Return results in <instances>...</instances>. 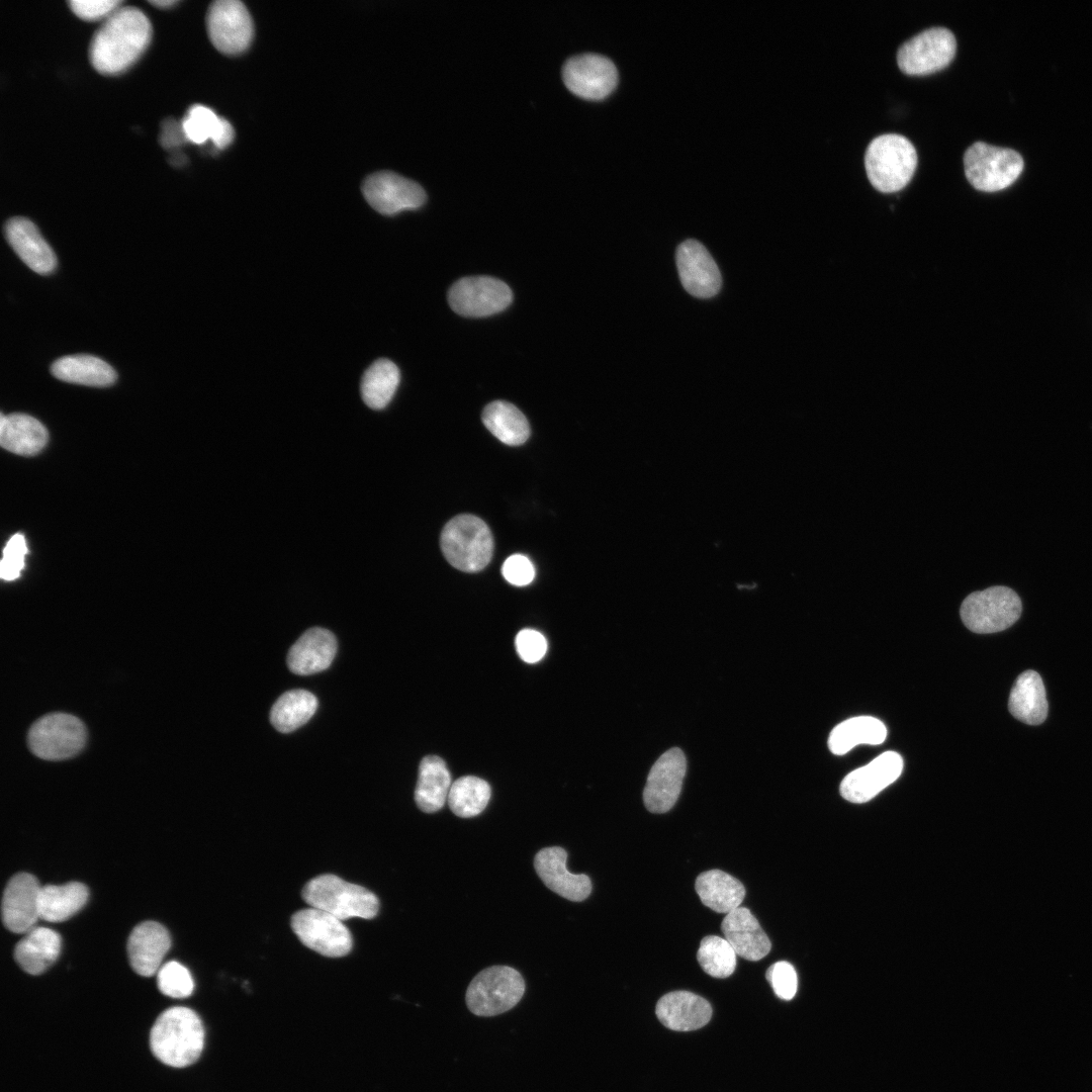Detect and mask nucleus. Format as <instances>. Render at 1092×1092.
Here are the masks:
<instances>
[{"instance_id":"obj_1","label":"nucleus","mask_w":1092,"mask_h":1092,"mask_svg":"<svg viewBox=\"0 0 1092 1092\" xmlns=\"http://www.w3.org/2000/svg\"><path fill=\"white\" fill-rule=\"evenodd\" d=\"M152 38V25L136 7L121 6L93 34L89 44L92 67L102 75L127 70L143 55Z\"/></svg>"},{"instance_id":"obj_30","label":"nucleus","mask_w":1092,"mask_h":1092,"mask_svg":"<svg viewBox=\"0 0 1092 1092\" xmlns=\"http://www.w3.org/2000/svg\"><path fill=\"white\" fill-rule=\"evenodd\" d=\"M451 785V776L445 761L437 755L424 757L420 763L415 791V801L419 809L425 813L442 809Z\"/></svg>"},{"instance_id":"obj_18","label":"nucleus","mask_w":1092,"mask_h":1092,"mask_svg":"<svg viewBox=\"0 0 1092 1092\" xmlns=\"http://www.w3.org/2000/svg\"><path fill=\"white\" fill-rule=\"evenodd\" d=\"M903 770V758L886 751L869 764L849 772L840 784L841 796L852 803H864L894 783Z\"/></svg>"},{"instance_id":"obj_24","label":"nucleus","mask_w":1092,"mask_h":1092,"mask_svg":"<svg viewBox=\"0 0 1092 1092\" xmlns=\"http://www.w3.org/2000/svg\"><path fill=\"white\" fill-rule=\"evenodd\" d=\"M721 930L736 954L747 961H759L771 948L768 936L754 915L745 907L740 906L726 914L721 923Z\"/></svg>"},{"instance_id":"obj_22","label":"nucleus","mask_w":1092,"mask_h":1092,"mask_svg":"<svg viewBox=\"0 0 1092 1092\" xmlns=\"http://www.w3.org/2000/svg\"><path fill=\"white\" fill-rule=\"evenodd\" d=\"M4 233L8 244L31 270L49 274L56 268V255L32 221L12 217L6 221Z\"/></svg>"},{"instance_id":"obj_45","label":"nucleus","mask_w":1092,"mask_h":1092,"mask_svg":"<svg viewBox=\"0 0 1092 1092\" xmlns=\"http://www.w3.org/2000/svg\"><path fill=\"white\" fill-rule=\"evenodd\" d=\"M502 573L511 584L525 586L533 581L535 567L528 557L522 554H514L504 562Z\"/></svg>"},{"instance_id":"obj_34","label":"nucleus","mask_w":1092,"mask_h":1092,"mask_svg":"<svg viewBox=\"0 0 1092 1092\" xmlns=\"http://www.w3.org/2000/svg\"><path fill=\"white\" fill-rule=\"evenodd\" d=\"M182 131L185 138L195 144H203L211 140L218 149L226 148L234 140V128L231 123L217 116L210 108L195 104L192 105L182 121Z\"/></svg>"},{"instance_id":"obj_4","label":"nucleus","mask_w":1092,"mask_h":1092,"mask_svg":"<svg viewBox=\"0 0 1092 1092\" xmlns=\"http://www.w3.org/2000/svg\"><path fill=\"white\" fill-rule=\"evenodd\" d=\"M440 545L447 561L464 572L482 570L493 552L490 529L480 518L469 514L456 516L445 525Z\"/></svg>"},{"instance_id":"obj_38","label":"nucleus","mask_w":1092,"mask_h":1092,"mask_svg":"<svg viewBox=\"0 0 1092 1092\" xmlns=\"http://www.w3.org/2000/svg\"><path fill=\"white\" fill-rule=\"evenodd\" d=\"M490 795L487 782L478 777L464 776L452 783L447 802L456 816L470 818L485 809Z\"/></svg>"},{"instance_id":"obj_8","label":"nucleus","mask_w":1092,"mask_h":1092,"mask_svg":"<svg viewBox=\"0 0 1092 1092\" xmlns=\"http://www.w3.org/2000/svg\"><path fill=\"white\" fill-rule=\"evenodd\" d=\"M965 174L971 185L986 192L1011 185L1023 169L1021 156L1005 148L977 142L964 155Z\"/></svg>"},{"instance_id":"obj_37","label":"nucleus","mask_w":1092,"mask_h":1092,"mask_svg":"<svg viewBox=\"0 0 1092 1092\" xmlns=\"http://www.w3.org/2000/svg\"><path fill=\"white\" fill-rule=\"evenodd\" d=\"M400 380L397 366L388 359L375 361L363 374L361 395L373 410L385 407L393 397Z\"/></svg>"},{"instance_id":"obj_7","label":"nucleus","mask_w":1092,"mask_h":1092,"mask_svg":"<svg viewBox=\"0 0 1092 1092\" xmlns=\"http://www.w3.org/2000/svg\"><path fill=\"white\" fill-rule=\"evenodd\" d=\"M1021 611L1018 595L1007 586L996 585L970 594L962 603L960 615L972 632L990 634L1012 626Z\"/></svg>"},{"instance_id":"obj_13","label":"nucleus","mask_w":1092,"mask_h":1092,"mask_svg":"<svg viewBox=\"0 0 1092 1092\" xmlns=\"http://www.w3.org/2000/svg\"><path fill=\"white\" fill-rule=\"evenodd\" d=\"M206 28L214 48L226 55L244 52L250 46L254 26L246 6L238 0H217L206 13Z\"/></svg>"},{"instance_id":"obj_27","label":"nucleus","mask_w":1092,"mask_h":1092,"mask_svg":"<svg viewBox=\"0 0 1092 1092\" xmlns=\"http://www.w3.org/2000/svg\"><path fill=\"white\" fill-rule=\"evenodd\" d=\"M1008 709L1017 720L1039 725L1048 716L1049 705L1040 675L1034 670L1023 671L1015 680L1008 700Z\"/></svg>"},{"instance_id":"obj_21","label":"nucleus","mask_w":1092,"mask_h":1092,"mask_svg":"<svg viewBox=\"0 0 1092 1092\" xmlns=\"http://www.w3.org/2000/svg\"><path fill=\"white\" fill-rule=\"evenodd\" d=\"M171 945L168 930L156 921L136 925L127 941V954L133 971L151 977L158 973Z\"/></svg>"},{"instance_id":"obj_12","label":"nucleus","mask_w":1092,"mask_h":1092,"mask_svg":"<svg viewBox=\"0 0 1092 1092\" xmlns=\"http://www.w3.org/2000/svg\"><path fill=\"white\" fill-rule=\"evenodd\" d=\"M513 299L510 287L503 281L488 276L464 277L456 281L448 292L451 308L464 316L481 317L507 308Z\"/></svg>"},{"instance_id":"obj_40","label":"nucleus","mask_w":1092,"mask_h":1092,"mask_svg":"<svg viewBox=\"0 0 1092 1092\" xmlns=\"http://www.w3.org/2000/svg\"><path fill=\"white\" fill-rule=\"evenodd\" d=\"M159 990L172 998H185L192 994L194 983L190 972L180 963L168 962L157 973Z\"/></svg>"},{"instance_id":"obj_33","label":"nucleus","mask_w":1092,"mask_h":1092,"mask_svg":"<svg viewBox=\"0 0 1092 1092\" xmlns=\"http://www.w3.org/2000/svg\"><path fill=\"white\" fill-rule=\"evenodd\" d=\"M88 900L87 887L79 882L41 887L39 917L49 922H62L80 911Z\"/></svg>"},{"instance_id":"obj_2","label":"nucleus","mask_w":1092,"mask_h":1092,"mask_svg":"<svg viewBox=\"0 0 1092 1092\" xmlns=\"http://www.w3.org/2000/svg\"><path fill=\"white\" fill-rule=\"evenodd\" d=\"M204 1046V1028L190 1008L175 1006L162 1012L150 1032V1048L163 1064L183 1068L200 1057Z\"/></svg>"},{"instance_id":"obj_46","label":"nucleus","mask_w":1092,"mask_h":1092,"mask_svg":"<svg viewBox=\"0 0 1092 1092\" xmlns=\"http://www.w3.org/2000/svg\"><path fill=\"white\" fill-rule=\"evenodd\" d=\"M149 3L152 4L153 6L158 7V8H167L169 6L175 5L177 3V1L176 0H155V1H149Z\"/></svg>"},{"instance_id":"obj_32","label":"nucleus","mask_w":1092,"mask_h":1092,"mask_svg":"<svg viewBox=\"0 0 1092 1092\" xmlns=\"http://www.w3.org/2000/svg\"><path fill=\"white\" fill-rule=\"evenodd\" d=\"M886 737L887 728L881 720L857 716L844 720L831 730L828 747L833 754L842 755L859 744H881Z\"/></svg>"},{"instance_id":"obj_14","label":"nucleus","mask_w":1092,"mask_h":1092,"mask_svg":"<svg viewBox=\"0 0 1092 1092\" xmlns=\"http://www.w3.org/2000/svg\"><path fill=\"white\" fill-rule=\"evenodd\" d=\"M567 88L586 99H602L616 87L618 71L615 64L599 54H581L568 59L562 68Z\"/></svg>"},{"instance_id":"obj_41","label":"nucleus","mask_w":1092,"mask_h":1092,"mask_svg":"<svg viewBox=\"0 0 1092 1092\" xmlns=\"http://www.w3.org/2000/svg\"><path fill=\"white\" fill-rule=\"evenodd\" d=\"M27 553L25 538L21 534H15L6 543L3 550V558L0 563V576L4 580H14L19 577L24 567V557Z\"/></svg>"},{"instance_id":"obj_43","label":"nucleus","mask_w":1092,"mask_h":1092,"mask_svg":"<svg viewBox=\"0 0 1092 1092\" xmlns=\"http://www.w3.org/2000/svg\"><path fill=\"white\" fill-rule=\"evenodd\" d=\"M519 656L528 663H535L543 658L547 650L545 637L533 629L521 630L515 640Z\"/></svg>"},{"instance_id":"obj_31","label":"nucleus","mask_w":1092,"mask_h":1092,"mask_svg":"<svg viewBox=\"0 0 1092 1092\" xmlns=\"http://www.w3.org/2000/svg\"><path fill=\"white\" fill-rule=\"evenodd\" d=\"M52 374L66 382L89 386H108L116 380L114 369L92 355H68L56 360Z\"/></svg>"},{"instance_id":"obj_15","label":"nucleus","mask_w":1092,"mask_h":1092,"mask_svg":"<svg viewBox=\"0 0 1092 1092\" xmlns=\"http://www.w3.org/2000/svg\"><path fill=\"white\" fill-rule=\"evenodd\" d=\"M686 771L687 760L681 749L673 747L660 755L652 765L643 790V802L649 812L662 814L674 806Z\"/></svg>"},{"instance_id":"obj_36","label":"nucleus","mask_w":1092,"mask_h":1092,"mask_svg":"<svg viewBox=\"0 0 1092 1092\" xmlns=\"http://www.w3.org/2000/svg\"><path fill=\"white\" fill-rule=\"evenodd\" d=\"M317 700L305 690H291L281 695L270 712V721L276 730L291 732L305 724L315 713Z\"/></svg>"},{"instance_id":"obj_17","label":"nucleus","mask_w":1092,"mask_h":1092,"mask_svg":"<svg viewBox=\"0 0 1092 1092\" xmlns=\"http://www.w3.org/2000/svg\"><path fill=\"white\" fill-rule=\"evenodd\" d=\"M675 262L684 288L698 298L715 296L722 285L721 274L707 249L696 240L682 242Z\"/></svg>"},{"instance_id":"obj_44","label":"nucleus","mask_w":1092,"mask_h":1092,"mask_svg":"<svg viewBox=\"0 0 1092 1092\" xmlns=\"http://www.w3.org/2000/svg\"><path fill=\"white\" fill-rule=\"evenodd\" d=\"M122 1L118 0H99V1H84V0H70L68 5L72 12L79 18L86 21H95L99 19H106L118 8L121 7Z\"/></svg>"},{"instance_id":"obj_28","label":"nucleus","mask_w":1092,"mask_h":1092,"mask_svg":"<svg viewBox=\"0 0 1092 1092\" xmlns=\"http://www.w3.org/2000/svg\"><path fill=\"white\" fill-rule=\"evenodd\" d=\"M46 427L35 418L25 414H12L0 420L1 446L18 455L31 456L48 443Z\"/></svg>"},{"instance_id":"obj_11","label":"nucleus","mask_w":1092,"mask_h":1092,"mask_svg":"<svg viewBox=\"0 0 1092 1092\" xmlns=\"http://www.w3.org/2000/svg\"><path fill=\"white\" fill-rule=\"evenodd\" d=\"M290 924L305 946L325 957H344L352 948L349 929L342 920L326 911L312 907L297 911Z\"/></svg>"},{"instance_id":"obj_16","label":"nucleus","mask_w":1092,"mask_h":1092,"mask_svg":"<svg viewBox=\"0 0 1092 1092\" xmlns=\"http://www.w3.org/2000/svg\"><path fill=\"white\" fill-rule=\"evenodd\" d=\"M362 190L367 202L385 215L419 208L427 199L420 184L392 172L370 175L364 181Z\"/></svg>"},{"instance_id":"obj_42","label":"nucleus","mask_w":1092,"mask_h":1092,"mask_svg":"<svg viewBox=\"0 0 1092 1092\" xmlns=\"http://www.w3.org/2000/svg\"><path fill=\"white\" fill-rule=\"evenodd\" d=\"M765 977L779 998L791 1000L795 996L798 978L795 968L790 963L781 961L772 964L767 969Z\"/></svg>"},{"instance_id":"obj_23","label":"nucleus","mask_w":1092,"mask_h":1092,"mask_svg":"<svg viewBox=\"0 0 1092 1092\" xmlns=\"http://www.w3.org/2000/svg\"><path fill=\"white\" fill-rule=\"evenodd\" d=\"M655 1012L665 1027L676 1031H691L709 1022L712 1007L706 999L695 993L673 991L658 1000Z\"/></svg>"},{"instance_id":"obj_29","label":"nucleus","mask_w":1092,"mask_h":1092,"mask_svg":"<svg viewBox=\"0 0 1092 1092\" xmlns=\"http://www.w3.org/2000/svg\"><path fill=\"white\" fill-rule=\"evenodd\" d=\"M695 888L702 903L717 913L728 914L740 907L745 897L742 883L720 870L701 873Z\"/></svg>"},{"instance_id":"obj_26","label":"nucleus","mask_w":1092,"mask_h":1092,"mask_svg":"<svg viewBox=\"0 0 1092 1092\" xmlns=\"http://www.w3.org/2000/svg\"><path fill=\"white\" fill-rule=\"evenodd\" d=\"M61 945L62 939L58 932L35 926L15 945L14 959L24 972L39 975L57 961Z\"/></svg>"},{"instance_id":"obj_25","label":"nucleus","mask_w":1092,"mask_h":1092,"mask_svg":"<svg viewBox=\"0 0 1092 1092\" xmlns=\"http://www.w3.org/2000/svg\"><path fill=\"white\" fill-rule=\"evenodd\" d=\"M337 652V640L327 629L314 627L306 630L291 646L287 655L289 669L299 675L316 673L327 669Z\"/></svg>"},{"instance_id":"obj_35","label":"nucleus","mask_w":1092,"mask_h":1092,"mask_svg":"<svg viewBox=\"0 0 1092 1092\" xmlns=\"http://www.w3.org/2000/svg\"><path fill=\"white\" fill-rule=\"evenodd\" d=\"M482 422L494 437L507 445H521L530 436L526 417L514 404L504 400L488 403L482 412Z\"/></svg>"},{"instance_id":"obj_20","label":"nucleus","mask_w":1092,"mask_h":1092,"mask_svg":"<svg viewBox=\"0 0 1092 1092\" xmlns=\"http://www.w3.org/2000/svg\"><path fill=\"white\" fill-rule=\"evenodd\" d=\"M567 852L559 846L545 847L534 857V868L544 885L552 892L573 902L585 900L592 893V882L584 874H572L566 867Z\"/></svg>"},{"instance_id":"obj_5","label":"nucleus","mask_w":1092,"mask_h":1092,"mask_svg":"<svg viewBox=\"0 0 1092 1092\" xmlns=\"http://www.w3.org/2000/svg\"><path fill=\"white\" fill-rule=\"evenodd\" d=\"M303 900L312 908L326 911L340 920L353 917L371 919L379 909L377 897L364 887L327 874L306 883Z\"/></svg>"},{"instance_id":"obj_39","label":"nucleus","mask_w":1092,"mask_h":1092,"mask_svg":"<svg viewBox=\"0 0 1092 1092\" xmlns=\"http://www.w3.org/2000/svg\"><path fill=\"white\" fill-rule=\"evenodd\" d=\"M736 952L731 944L717 935L705 936L700 943L697 959L708 975L724 979L736 969Z\"/></svg>"},{"instance_id":"obj_19","label":"nucleus","mask_w":1092,"mask_h":1092,"mask_svg":"<svg viewBox=\"0 0 1092 1092\" xmlns=\"http://www.w3.org/2000/svg\"><path fill=\"white\" fill-rule=\"evenodd\" d=\"M41 886L28 873L14 875L6 885L2 898V921L14 933H26L39 917Z\"/></svg>"},{"instance_id":"obj_3","label":"nucleus","mask_w":1092,"mask_h":1092,"mask_svg":"<svg viewBox=\"0 0 1092 1092\" xmlns=\"http://www.w3.org/2000/svg\"><path fill=\"white\" fill-rule=\"evenodd\" d=\"M864 166L868 178L877 190L896 192L908 184L915 172L916 150L903 135L882 134L868 146Z\"/></svg>"},{"instance_id":"obj_10","label":"nucleus","mask_w":1092,"mask_h":1092,"mask_svg":"<svg viewBox=\"0 0 1092 1092\" xmlns=\"http://www.w3.org/2000/svg\"><path fill=\"white\" fill-rule=\"evenodd\" d=\"M956 50V37L949 29L931 27L898 49L897 63L907 75H927L945 68L952 61Z\"/></svg>"},{"instance_id":"obj_6","label":"nucleus","mask_w":1092,"mask_h":1092,"mask_svg":"<svg viewBox=\"0 0 1092 1092\" xmlns=\"http://www.w3.org/2000/svg\"><path fill=\"white\" fill-rule=\"evenodd\" d=\"M524 992L525 981L516 969L492 966L480 971L472 979L465 1000L473 1014L494 1016L516 1006Z\"/></svg>"},{"instance_id":"obj_9","label":"nucleus","mask_w":1092,"mask_h":1092,"mask_svg":"<svg viewBox=\"0 0 1092 1092\" xmlns=\"http://www.w3.org/2000/svg\"><path fill=\"white\" fill-rule=\"evenodd\" d=\"M87 738L83 722L66 713H51L35 721L27 742L31 752L47 760H63L76 755Z\"/></svg>"}]
</instances>
